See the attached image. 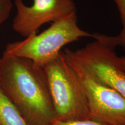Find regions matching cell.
Here are the masks:
<instances>
[{
	"instance_id": "cell-1",
	"label": "cell",
	"mask_w": 125,
	"mask_h": 125,
	"mask_svg": "<svg viewBox=\"0 0 125 125\" xmlns=\"http://www.w3.org/2000/svg\"><path fill=\"white\" fill-rule=\"evenodd\" d=\"M0 86L27 125H51L56 119L46 73L32 61L4 52Z\"/></svg>"
},
{
	"instance_id": "cell-2",
	"label": "cell",
	"mask_w": 125,
	"mask_h": 125,
	"mask_svg": "<svg viewBox=\"0 0 125 125\" xmlns=\"http://www.w3.org/2000/svg\"><path fill=\"white\" fill-rule=\"evenodd\" d=\"M43 69L49 83L56 119L73 121L90 119L82 81L65 59L63 51Z\"/></svg>"
},
{
	"instance_id": "cell-3",
	"label": "cell",
	"mask_w": 125,
	"mask_h": 125,
	"mask_svg": "<svg viewBox=\"0 0 125 125\" xmlns=\"http://www.w3.org/2000/svg\"><path fill=\"white\" fill-rule=\"evenodd\" d=\"M92 35L93 34L79 27L77 13L74 12L52 23L48 29L40 34L9 43L4 52L30 59L43 68L59 56L65 45L82 38H92Z\"/></svg>"
},
{
	"instance_id": "cell-4",
	"label": "cell",
	"mask_w": 125,
	"mask_h": 125,
	"mask_svg": "<svg viewBox=\"0 0 125 125\" xmlns=\"http://www.w3.org/2000/svg\"><path fill=\"white\" fill-rule=\"evenodd\" d=\"M63 53L76 73L125 97V72L119 65L118 56L114 49L95 41L76 51L66 48Z\"/></svg>"
},
{
	"instance_id": "cell-5",
	"label": "cell",
	"mask_w": 125,
	"mask_h": 125,
	"mask_svg": "<svg viewBox=\"0 0 125 125\" xmlns=\"http://www.w3.org/2000/svg\"><path fill=\"white\" fill-rule=\"evenodd\" d=\"M17 13L12 23L13 30L25 38L37 34L45 23L55 22L76 12L74 0H33L27 6L23 0H15Z\"/></svg>"
},
{
	"instance_id": "cell-6",
	"label": "cell",
	"mask_w": 125,
	"mask_h": 125,
	"mask_svg": "<svg viewBox=\"0 0 125 125\" xmlns=\"http://www.w3.org/2000/svg\"><path fill=\"white\" fill-rule=\"evenodd\" d=\"M78 74L86 94L90 119L108 125H125V97L84 75Z\"/></svg>"
},
{
	"instance_id": "cell-7",
	"label": "cell",
	"mask_w": 125,
	"mask_h": 125,
	"mask_svg": "<svg viewBox=\"0 0 125 125\" xmlns=\"http://www.w3.org/2000/svg\"><path fill=\"white\" fill-rule=\"evenodd\" d=\"M119 12L122 24V29L118 35L115 36L107 35L105 34L94 33L92 38L97 41L105 45L108 48L115 50L116 47H121L125 51V0H113Z\"/></svg>"
},
{
	"instance_id": "cell-8",
	"label": "cell",
	"mask_w": 125,
	"mask_h": 125,
	"mask_svg": "<svg viewBox=\"0 0 125 125\" xmlns=\"http://www.w3.org/2000/svg\"><path fill=\"white\" fill-rule=\"evenodd\" d=\"M0 125H27L0 86Z\"/></svg>"
},
{
	"instance_id": "cell-9",
	"label": "cell",
	"mask_w": 125,
	"mask_h": 125,
	"mask_svg": "<svg viewBox=\"0 0 125 125\" xmlns=\"http://www.w3.org/2000/svg\"><path fill=\"white\" fill-rule=\"evenodd\" d=\"M51 125H108L96 120L88 119L73 121H60L55 119Z\"/></svg>"
},
{
	"instance_id": "cell-10",
	"label": "cell",
	"mask_w": 125,
	"mask_h": 125,
	"mask_svg": "<svg viewBox=\"0 0 125 125\" xmlns=\"http://www.w3.org/2000/svg\"><path fill=\"white\" fill-rule=\"evenodd\" d=\"M12 7V0H0V25L9 18Z\"/></svg>"
},
{
	"instance_id": "cell-11",
	"label": "cell",
	"mask_w": 125,
	"mask_h": 125,
	"mask_svg": "<svg viewBox=\"0 0 125 125\" xmlns=\"http://www.w3.org/2000/svg\"><path fill=\"white\" fill-rule=\"evenodd\" d=\"M117 61L119 67L125 72V56L123 57H119L118 56Z\"/></svg>"
}]
</instances>
